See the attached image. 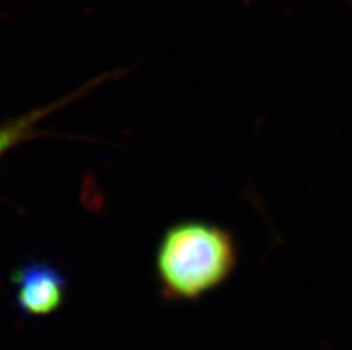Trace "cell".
Instances as JSON below:
<instances>
[{"label":"cell","instance_id":"2","mask_svg":"<svg viewBox=\"0 0 352 350\" xmlns=\"http://www.w3.org/2000/svg\"><path fill=\"white\" fill-rule=\"evenodd\" d=\"M13 283L18 309L23 316L52 315L67 298V279L49 263H25L14 272Z\"/></svg>","mask_w":352,"mask_h":350},{"label":"cell","instance_id":"3","mask_svg":"<svg viewBox=\"0 0 352 350\" xmlns=\"http://www.w3.org/2000/svg\"><path fill=\"white\" fill-rule=\"evenodd\" d=\"M85 91L86 89H79V91H76V94H72L70 97L58 100L56 104H50V106L47 107H40V109L27 113V115L13 120V122H9V124L0 125V157H2L9 149H13L14 145H18V143L25 142V140L34 136L36 133L34 129L40 120H43L45 116L50 115V113L56 111V109H59V107H61L63 104H67L68 100L79 98Z\"/></svg>","mask_w":352,"mask_h":350},{"label":"cell","instance_id":"1","mask_svg":"<svg viewBox=\"0 0 352 350\" xmlns=\"http://www.w3.org/2000/svg\"><path fill=\"white\" fill-rule=\"evenodd\" d=\"M238 266L232 232L206 220H181L160 238L154 270L161 297L197 302L222 288Z\"/></svg>","mask_w":352,"mask_h":350}]
</instances>
